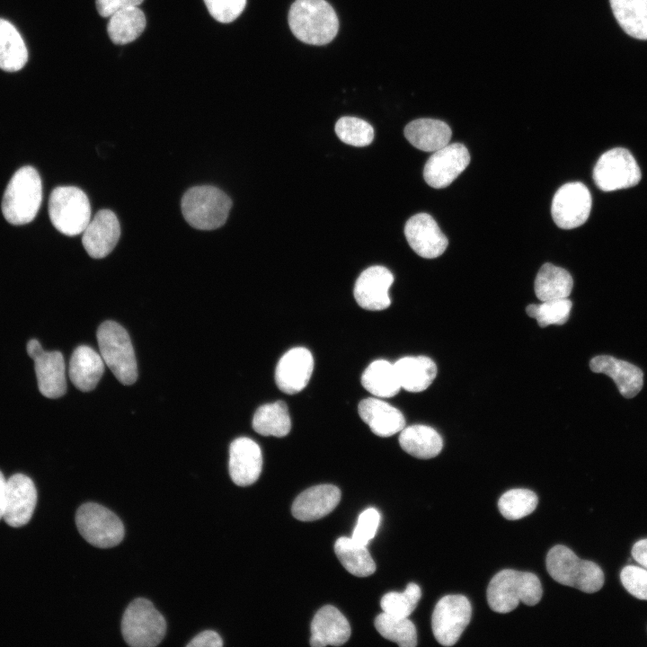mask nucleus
I'll list each match as a JSON object with an SVG mask.
<instances>
[{
    "label": "nucleus",
    "mask_w": 647,
    "mask_h": 647,
    "mask_svg": "<svg viewBox=\"0 0 647 647\" xmlns=\"http://www.w3.org/2000/svg\"><path fill=\"white\" fill-rule=\"evenodd\" d=\"M543 589L539 579L532 572L504 569L496 573L487 588V602L497 613H509L519 602L536 605L542 598Z\"/></svg>",
    "instance_id": "f257e3e1"
},
{
    "label": "nucleus",
    "mask_w": 647,
    "mask_h": 647,
    "mask_svg": "<svg viewBox=\"0 0 647 647\" xmlns=\"http://www.w3.org/2000/svg\"><path fill=\"white\" fill-rule=\"evenodd\" d=\"M293 34L311 45H324L336 36L339 22L335 11L325 0H296L288 12Z\"/></svg>",
    "instance_id": "f03ea898"
},
{
    "label": "nucleus",
    "mask_w": 647,
    "mask_h": 647,
    "mask_svg": "<svg viewBox=\"0 0 647 647\" xmlns=\"http://www.w3.org/2000/svg\"><path fill=\"white\" fill-rule=\"evenodd\" d=\"M42 200V184L38 172L23 166L14 173L4 191L2 212L13 225L30 223L36 217Z\"/></svg>",
    "instance_id": "7ed1b4c3"
},
{
    "label": "nucleus",
    "mask_w": 647,
    "mask_h": 647,
    "mask_svg": "<svg viewBox=\"0 0 647 647\" xmlns=\"http://www.w3.org/2000/svg\"><path fill=\"white\" fill-rule=\"evenodd\" d=\"M546 570L558 583L586 593L598 591L604 585V573L595 563L580 559L567 546L557 545L546 555Z\"/></svg>",
    "instance_id": "20e7f679"
},
{
    "label": "nucleus",
    "mask_w": 647,
    "mask_h": 647,
    "mask_svg": "<svg viewBox=\"0 0 647 647\" xmlns=\"http://www.w3.org/2000/svg\"><path fill=\"white\" fill-rule=\"evenodd\" d=\"M182 212L194 228L213 230L227 219L232 201L220 189L201 185L189 189L182 198Z\"/></svg>",
    "instance_id": "39448f33"
},
{
    "label": "nucleus",
    "mask_w": 647,
    "mask_h": 647,
    "mask_svg": "<svg viewBox=\"0 0 647 647\" xmlns=\"http://www.w3.org/2000/svg\"><path fill=\"white\" fill-rule=\"evenodd\" d=\"M100 354L116 378L125 386L137 378V360L127 331L114 321L103 322L97 330Z\"/></svg>",
    "instance_id": "423d86ee"
},
{
    "label": "nucleus",
    "mask_w": 647,
    "mask_h": 647,
    "mask_svg": "<svg viewBox=\"0 0 647 647\" xmlns=\"http://www.w3.org/2000/svg\"><path fill=\"white\" fill-rule=\"evenodd\" d=\"M166 622L163 615L146 598L134 599L121 620L125 642L133 647H154L164 639Z\"/></svg>",
    "instance_id": "0eeeda50"
},
{
    "label": "nucleus",
    "mask_w": 647,
    "mask_h": 647,
    "mask_svg": "<svg viewBox=\"0 0 647 647\" xmlns=\"http://www.w3.org/2000/svg\"><path fill=\"white\" fill-rule=\"evenodd\" d=\"M49 218L60 233L74 236L82 234L91 220L86 194L75 186L55 188L49 200Z\"/></svg>",
    "instance_id": "6e6552de"
},
{
    "label": "nucleus",
    "mask_w": 647,
    "mask_h": 647,
    "mask_svg": "<svg viewBox=\"0 0 647 647\" xmlns=\"http://www.w3.org/2000/svg\"><path fill=\"white\" fill-rule=\"evenodd\" d=\"M75 524L81 536L92 545L111 548L124 537V526L117 515L109 509L87 502L79 507Z\"/></svg>",
    "instance_id": "1a4fd4ad"
},
{
    "label": "nucleus",
    "mask_w": 647,
    "mask_h": 647,
    "mask_svg": "<svg viewBox=\"0 0 647 647\" xmlns=\"http://www.w3.org/2000/svg\"><path fill=\"white\" fill-rule=\"evenodd\" d=\"M641 177V170L634 157L622 147L605 152L593 169V180L604 191L633 187L639 183Z\"/></svg>",
    "instance_id": "9d476101"
},
{
    "label": "nucleus",
    "mask_w": 647,
    "mask_h": 647,
    "mask_svg": "<svg viewBox=\"0 0 647 647\" xmlns=\"http://www.w3.org/2000/svg\"><path fill=\"white\" fill-rule=\"evenodd\" d=\"M472 607L463 595H447L436 604L431 616V629L437 642L454 645L468 625Z\"/></svg>",
    "instance_id": "9b49d317"
},
{
    "label": "nucleus",
    "mask_w": 647,
    "mask_h": 647,
    "mask_svg": "<svg viewBox=\"0 0 647 647\" xmlns=\"http://www.w3.org/2000/svg\"><path fill=\"white\" fill-rule=\"evenodd\" d=\"M591 195L580 182H568L555 192L551 213L554 223L563 229H572L583 225L590 213Z\"/></svg>",
    "instance_id": "f8f14e48"
},
{
    "label": "nucleus",
    "mask_w": 647,
    "mask_h": 647,
    "mask_svg": "<svg viewBox=\"0 0 647 647\" xmlns=\"http://www.w3.org/2000/svg\"><path fill=\"white\" fill-rule=\"evenodd\" d=\"M27 353L34 361L39 390L47 398L61 397L66 390V365L61 352L43 350L40 341L31 339Z\"/></svg>",
    "instance_id": "ddd939ff"
},
{
    "label": "nucleus",
    "mask_w": 647,
    "mask_h": 647,
    "mask_svg": "<svg viewBox=\"0 0 647 647\" xmlns=\"http://www.w3.org/2000/svg\"><path fill=\"white\" fill-rule=\"evenodd\" d=\"M470 155L460 143L448 144L433 152L423 169V178L432 188L448 187L467 167Z\"/></svg>",
    "instance_id": "4468645a"
},
{
    "label": "nucleus",
    "mask_w": 647,
    "mask_h": 647,
    "mask_svg": "<svg viewBox=\"0 0 647 647\" xmlns=\"http://www.w3.org/2000/svg\"><path fill=\"white\" fill-rule=\"evenodd\" d=\"M404 235L410 247L421 257L433 259L448 247L447 236L434 218L427 213L411 217L404 226Z\"/></svg>",
    "instance_id": "2eb2a0df"
},
{
    "label": "nucleus",
    "mask_w": 647,
    "mask_h": 647,
    "mask_svg": "<svg viewBox=\"0 0 647 647\" xmlns=\"http://www.w3.org/2000/svg\"><path fill=\"white\" fill-rule=\"evenodd\" d=\"M394 282L391 271L384 266H371L363 270L354 285V297L359 306L380 311L391 304L389 288Z\"/></svg>",
    "instance_id": "dca6fc26"
},
{
    "label": "nucleus",
    "mask_w": 647,
    "mask_h": 647,
    "mask_svg": "<svg viewBox=\"0 0 647 647\" xmlns=\"http://www.w3.org/2000/svg\"><path fill=\"white\" fill-rule=\"evenodd\" d=\"M314 369L311 352L303 347L287 351L279 360L275 370V381L279 390L294 394L308 384Z\"/></svg>",
    "instance_id": "f3484780"
},
{
    "label": "nucleus",
    "mask_w": 647,
    "mask_h": 647,
    "mask_svg": "<svg viewBox=\"0 0 647 647\" xmlns=\"http://www.w3.org/2000/svg\"><path fill=\"white\" fill-rule=\"evenodd\" d=\"M37 491L31 479L16 474L7 480L6 501L3 518L11 527L28 523L34 512Z\"/></svg>",
    "instance_id": "a211bd4d"
},
{
    "label": "nucleus",
    "mask_w": 647,
    "mask_h": 647,
    "mask_svg": "<svg viewBox=\"0 0 647 647\" xmlns=\"http://www.w3.org/2000/svg\"><path fill=\"white\" fill-rule=\"evenodd\" d=\"M82 243L86 253L94 259L107 256L116 246L120 236V226L114 212L98 211L82 233Z\"/></svg>",
    "instance_id": "6ab92c4d"
},
{
    "label": "nucleus",
    "mask_w": 647,
    "mask_h": 647,
    "mask_svg": "<svg viewBox=\"0 0 647 647\" xmlns=\"http://www.w3.org/2000/svg\"><path fill=\"white\" fill-rule=\"evenodd\" d=\"M229 474L239 486L253 484L259 478L262 467V455L259 445L245 437L235 439L229 448Z\"/></svg>",
    "instance_id": "aec40b11"
},
{
    "label": "nucleus",
    "mask_w": 647,
    "mask_h": 647,
    "mask_svg": "<svg viewBox=\"0 0 647 647\" xmlns=\"http://www.w3.org/2000/svg\"><path fill=\"white\" fill-rule=\"evenodd\" d=\"M341 500L340 489L332 484H320L301 492L294 501L292 515L301 521H313L332 511Z\"/></svg>",
    "instance_id": "412c9836"
},
{
    "label": "nucleus",
    "mask_w": 647,
    "mask_h": 647,
    "mask_svg": "<svg viewBox=\"0 0 647 647\" xmlns=\"http://www.w3.org/2000/svg\"><path fill=\"white\" fill-rule=\"evenodd\" d=\"M350 633L347 618L335 607L326 605L312 620L310 644L314 647L340 646L349 640Z\"/></svg>",
    "instance_id": "4be33fe9"
},
{
    "label": "nucleus",
    "mask_w": 647,
    "mask_h": 647,
    "mask_svg": "<svg viewBox=\"0 0 647 647\" xmlns=\"http://www.w3.org/2000/svg\"><path fill=\"white\" fill-rule=\"evenodd\" d=\"M589 368L595 373L610 377L625 398L634 397L643 388L642 369L625 360L609 355H598L590 359Z\"/></svg>",
    "instance_id": "5701e85b"
},
{
    "label": "nucleus",
    "mask_w": 647,
    "mask_h": 647,
    "mask_svg": "<svg viewBox=\"0 0 647 647\" xmlns=\"http://www.w3.org/2000/svg\"><path fill=\"white\" fill-rule=\"evenodd\" d=\"M359 414L371 431L379 437H390L405 426L403 413L380 399L368 397L359 403Z\"/></svg>",
    "instance_id": "b1692460"
},
{
    "label": "nucleus",
    "mask_w": 647,
    "mask_h": 647,
    "mask_svg": "<svg viewBox=\"0 0 647 647\" xmlns=\"http://www.w3.org/2000/svg\"><path fill=\"white\" fill-rule=\"evenodd\" d=\"M104 366L101 354L89 346H78L69 361V378L78 390L92 391L102 377Z\"/></svg>",
    "instance_id": "393cba45"
},
{
    "label": "nucleus",
    "mask_w": 647,
    "mask_h": 647,
    "mask_svg": "<svg viewBox=\"0 0 647 647\" xmlns=\"http://www.w3.org/2000/svg\"><path fill=\"white\" fill-rule=\"evenodd\" d=\"M404 137L414 147L435 152L447 146L451 138L450 127L444 121L434 119H417L406 125Z\"/></svg>",
    "instance_id": "a878e982"
},
{
    "label": "nucleus",
    "mask_w": 647,
    "mask_h": 647,
    "mask_svg": "<svg viewBox=\"0 0 647 647\" xmlns=\"http://www.w3.org/2000/svg\"><path fill=\"white\" fill-rule=\"evenodd\" d=\"M394 365L401 388L408 392L424 391L437 376L436 364L425 356L403 357Z\"/></svg>",
    "instance_id": "bb28decb"
},
{
    "label": "nucleus",
    "mask_w": 647,
    "mask_h": 647,
    "mask_svg": "<svg viewBox=\"0 0 647 647\" xmlns=\"http://www.w3.org/2000/svg\"><path fill=\"white\" fill-rule=\"evenodd\" d=\"M400 432L401 448L414 457L432 458L442 449L443 440L440 435L430 426L415 424L403 428Z\"/></svg>",
    "instance_id": "cd10ccee"
},
{
    "label": "nucleus",
    "mask_w": 647,
    "mask_h": 647,
    "mask_svg": "<svg viewBox=\"0 0 647 647\" xmlns=\"http://www.w3.org/2000/svg\"><path fill=\"white\" fill-rule=\"evenodd\" d=\"M535 293L540 301L568 297L573 287L571 274L552 263H545L535 279Z\"/></svg>",
    "instance_id": "c85d7f7f"
},
{
    "label": "nucleus",
    "mask_w": 647,
    "mask_h": 647,
    "mask_svg": "<svg viewBox=\"0 0 647 647\" xmlns=\"http://www.w3.org/2000/svg\"><path fill=\"white\" fill-rule=\"evenodd\" d=\"M613 14L625 33L647 40V0H609Z\"/></svg>",
    "instance_id": "c756f323"
},
{
    "label": "nucleus",
    "mask_w": 647,
    "mask_h": 647,
    "mask_svg": "<svg viewBox=\"0 0 647 647\" xmlns=\"http://www.w3.org/2000/svg\"><path fill=\"white\" fill-rule=\"evenodd\" d=\"M361 384L371 394L381 398L392 397L401 389L394 365L384 359L368 365L361 376Z\"/></svg>",
    "instance_id": "7c9ffc66"
},
{
    "label": "nucleus",
    "mask_w": 647,
    "mask_h": 647,
    "mask_svg": "<svg viewBox=\"0 0 647 647\" xmlns=\"http://www.w3.org/2000/svg\"><path fill=\"white\" fill-rule=\"evenodd\" d=\"M367 545L351 537H339L334 544V552L342 566L352 575L367 577L376 571V563Z\"/></svg>",
    "instance_id": "2f4dec72"
},
{
    "label": "nucleus",
    "mask_w": 647,
    "mask_h": 647,
    "mask_svg": "<svg viewBox=\"0 0 647 647\" xmlns=\"http://www.w3.org/2000/svg\"><path fill=\"white\" fill-rule=\"evenodd\" d=\"M27 61L28 50L21 34L10 22L0 18V68L15 72Z\"/></svg>",
    "instance_id": "473e14b6"
},
{
    "label": "nucleus",
    "mask_w": 647,
    "mask_h": 647,
    "mask_svg": "<svg viewBox=\"0 0 647 647\" xmlns=\"http://www.w3.org/2000/svg\"><path fill=\"white\" fill-rule=\"evenodd\" d=\"M109 18L108 35L113 43L120 45L137 39L146 24L144 13L137 6L119 11Z\"/></svg>",
    "instance_id": "72a5a7b5"
},
{
    "label": "nucleus",
    "mask_w": 647,
    "mask_h": 647,
    "mask_svg": "<svg viewBox=\"0 0 647 647\" xmlns=\"http://www.w3.org/2000/svg\"><path fill=\"white\" fill-rule=\"evenodd\" d=\"M253 430L262 436L284 437L291 429L288 407L282 401L260 406L253 419Z\"/></svg>",
    "instance_id": "f704fd0d"
},
{
    "label": "nucleus",
    "mask_w": 647,
    "mask_h": 647,
    "mask_svg": "<svg viewBox=\"0 0 647 647\" xmlns=\"http://www.w3.org/2000/svg\"><path fill=\"white\" fill-rule=\"evenodd\" d=\"M377 632L386 639L401 647H414L417 644V631L408 617H398L385 612L375 619Z\"/></svg>",
    "instance_id": "c9c22d12"
},
{
    "label": "nucleus",
    "mask_w": 647,
    "mask_h": 647,
    "mask_svg": "<svg viewBox=\"0 0 647 647\" xmlns=\"http://www.w3.org/2000/svg\"><path fill=\"white\" fill-rule=\"evenodd\" d=\"M536 494L527 489H512L504 492L498 501L501 514L509 520L520 519L536 508Z\"/></svg>",
    "instance_id": "e433bc0d"
},
{
    "label": "nucleus",
    "mask_w": 647,
    "mask_h": 647,
    "mask_svg": "<svg viewBox=\"0 0 647 647\" xmlns=\"http://www.w3.org/2000/svg\"><path fill=\"white\" fill-rule=\"evenodd\" d=\"M572 303L568 297L531 304L526 308L529 317L535 318L541 327L563 324L569 319Z\"/></svg>",
    "instance_id": "4c0bfd02"
},
{
    "label": "nucleus",
    "mask_w": 647,
    "mask_h": 647,
    "mask_svg": "<svg viewBox=\"0 0 647 647\" xmlns=\"http://www.w3.org/2000/svg\"><path fill=\"white\" fill-rule=\"evenodd\" d=\"M421 590L416 583H409L403 592L391 591L380 601L383 612L398 617H409L417 607Z\"/></svg>",
    "instance_id": "58836bf2"
},
{
    "label": "nucleus",
    "mask_w": 647,
    "mask_h": 647,
    "mask_svg": "<svg viewBox=\"0 0 647 647\" xmlns=\"http://www.w3.org/2000/svg\"><path fill=\"white\" fill-rule=\"evenodd\" d=\"M337 137L345 144L353 146H368L374 139L373 127L364 120L345 116L335 124Z\"/></svg>",
    "instance_id": "ea45409f"
},
{
    "label": "nucleus",
    "mask_w": 647,
    "mask_h": 647,
    "mask_svg": "<svg viewBox=\"0 0 647 647\" xmlns=\"http://www.w3.org/2000/svg\"><path fill=\"white\" fill-rule=\"evenodd\" d=\"M620 580L625 589L634 597L647 600V569L628 565L623 568Z\"/></svg>",
    "instance_id": "a19ab883"
},
{
    "label": "nucleus",
    "mask_w": 647,
    "mask_h": 647,
    "mask_svg": "<svg viewBox=\"0 0 647 647\" xmlns=\"http://www.w3.org/2000/svg\"><path fill=\"white\" fill-rule=\"evenodd\" d=\"M208 13L220 22L235 20L244 11L246 0H204Z\"/></svg>",
    "instance_id": "79ce46f5"
},
{
    "label": "nucleus",
    "mask_w": 647,
    "mask_h": 647,
    "mask_svg": "<svg viewBox=\"0 0 647 647\" xmlns=\"http://www.w3.org/2000/svg\"><path fill=\"white\" fill-rule=\"evenodd\" d=\"M380 522V514L374 508L362 511L358 518L351 538L356 542L367 545L375 536Z\"/></svg>",
    "instance_id": "37998d69"
},
{
    "label": "nucleus",
    "mask_w": 647,
    "mask_h": 647,
    "mask_svg": "<svg viewBox=\"0 0 647 647\" xmlns=\"http://www.w3.org/2000/svg\"><path fill=\"white\" fill-rule=\"evenodd\" d=\"M144 0H95L96 9L102 17H111L115 13L138 6Z\"/></svg>",
    "instance_id": "c03bdc74"
},
{
    "label": "nucleus",
    "mask_w": 647,
    "mask_h": 647,
    "mask_svg": "<svg viewBox=\"0 0 647 647\" xmlns=\"http://www.w3.org/2000/svg\"><path fill=\"white\" fill-rule=\"evenodd\" d=\"M223 641L220 635L212 630H206L197 634L187 647H221Z\"/></svg>",
    "instance_id": "a18cd8bd"
},
{
    "label": "nucleus",
    "mask_w": 647,
    "mask_h": 647,
    "mask_svg": "<svg viewBox=\"0 0 647 647\" xmlns=\"http://www.w3.org/2000/svg\"><path fill=\"white\" fill-rule=\"evenodd\" d=\"M633 558L647 569V538L637 541L632 548Z\"/></svg>",
    "instance_id": "49530a36"
},
{
    "label": "nucleus",
    "mask_w": 647,
    "mask_h": 647,
    "mask_svg": "<svg viewBox=\"0 0 647 647\" xmlns=\"http://www.w3.org/2000/svg\"><path fill=\"white\" fill-rule=\"evenodd\" d=\"M7 480L0 471V519L4 517L6 501Z\"/></svg>",
    "instance_id": "de8ad7c7"
}]
</instances>
